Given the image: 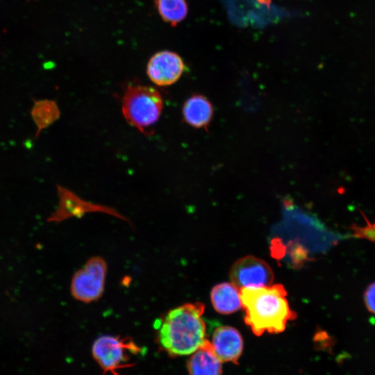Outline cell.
I'll return each instance as SVG.
<instances>
[{
	"instance_id": "1",
	"label": "cell",
	"mask_w": 375,
	"mask_h": 375,
	"mask_svg": "<svg viewBox=\"0 0 375 375\" xmlns=\"http://www.w3.org/2000/svg\"><path fill=\"white\" fill-rule=\"evenodd\" d=\"M240 292L245 323L256 335L282 332L287 322L295 318L281 285L243 288Z\"/></svg>"
},
{
	"instance_id": "2",
	"label": "cell",
	"mask_w": 375,
	"mask_h": 375,
	"mask_svg": "<svg viewBox=\"0 0 375 375\" xmlns=\"http://www.w3.org/2000/svg\"><path fill=\"white\" fill-rule=\"evenodd\" d=\"M204 306L188 303L170 310L160 320L158 339L162 348L172 356L191 355L206 340L202 319Z\"/></svg>"
},
{
	"instance_id": "3",
	"label": "cell",
	"mask_w": 375,
	"mask_h": 375,
	"mask_svg": "<svg viewBox=\"0 0 375 375\" xmlns=\"http://www.w3.org/2000/svg\"><path fill=\"white\" fill-rule=\"evenodd\" d=\"M162 106L160 92L148 85H129L122 97V109L125 119L144 133L158 121Z\"/></svg>"
},
{
	"instance_id": "4",
	"label": "cell",
	"mask_w": 375,
	"mask_h": 375,
	"mask_svg": "<svg viewBox=\"0 0 375 375\" xmlns=\"http://www.w3.org/2000/svg\"><path fill=\"white\" fill-rule=\"evenodd\" d=\"M106 272L107 265L102 258L95 256L89 259L72 277V296L85 303L99 299L104 290Z\"/></svg>"
},
{
	"instance_id": "5",
	"label": "cell",
	"mask_w": 375,
	"mask_h": 375,
	"mask_svg": "<svg viewBox=\"0 0 375 375\" xmlns=\"http://www.w3.org/2000/svg\"><path fill=\"white\" fill-rule=\"evenodd\" d=\"M139 351V347L132 341L109 335L99 337L92 348V355L100 367L115 375L117 370L127 365L129 353Z\"/></svg>"
},
{
	"instance_id": "6",
	"label": "cell",
	"mask_w": 375,
	"mask_h": 375,
	"mask_svg": "<svg viewBox=\"0 0 375 375\" xmlns=\"http://www.w3.org/2000/svg\"><path fill=\"white\" fill-rule=\"evenodd\" d=\"M233 284L238 288L268 286L274 276L270 267L263 260L251 256L235 262L231 270Z\"/></svg>"
},
{
	"instance_id": "7",
	"label": "cell",
	"mask_w": 375,
	"mask_h": 375,
	"mask_svg": "<svg viewBox=\"0 0 375 375\" xmlns=\"http://www.w3.org/2000/svg\"><path fill=\"white\" fill-rule=\"evenodd\" d=\"M185 64L176 53L168 50L153 54L147 65V74L151 82L158 86H168L182 76Z\"/></svg>"
},
{
	"instance_id": "8",
	"label": "cell",
	"mask_w": 375,
	"mask_h": 375,
	"mask_svg": "<svg viewBox=\"0 0 375 375\" xmlns=\"http://www.w3.org/2000/svg\"><path fill=\"white\" fill-rule=\"evenodd\" d=\"M210 344L222 362L236 363L243 349L240 333L231 326H223L215 328Z\"/></svg>"
},
{
	"instance_id": "9",
	"label": "cell",
	"mask_w": 375,
	"mask_h": 375,
	"mask_svg": "<svg viewBox=\"0 0 375 375\" xmlns=\"http://www.w3.org/2000/svg\"><path fill=\"white\" fill-rule=\"evenodd\" d=\"M191 355L188 363L190 375H222V361L208 340Z\"/></svg>"
},
{
	"instance_id": "10",
	"label": "cell",
	"mask_w": 375,
	"mask_h": 375,
	"mask_svg": "<svg viewBox=\"0 0 375 375\" xmlns=\"http://www.w3.org/2000/svg\"><path fill=\"white\" fill-rule=\"evenodd\" d=\"M214 109L211 102L202 94H194L188 98L183 107L184 121L190 126L201 128L210 124Z\"/></svg>"
},
{
	"instance_id": "11",
	"label": "cell",
	"mask_w": 375,
	"mask_h": 375,
	"mask_svg": "<svg viewBox=\"0 0 375 375\" xmlns=\"http://www.w3.org/2000/svg\"><path fill=\"white\" fill-rule=\"evenodd\" d=\"M210 297L215 309L222 314L234 312L242 306L240 290L233 283H223L215 285Z\"/></svg>"
},
{
	"instance_id": "12",
	"label": "cell",
	"mask_w": 375,
	"mask_h": 375,
	"mask_svg": "<svg viewBox=\"0 0 375 375\" xmlns=\"http://www.w3.org/2000/svg\"><path fill=\"white\" fill-rule=\"evenodd\" d=\"M31 114L38 128L36 137L42 130L52 124L60 115L56 102L49 99L34 101Z\"/></svg>"
},
{
	"instance_id": "13",
	"label": "cell",
	"mask_w": 375,
	"mask_h": 375,
	"mask_svg": "<svg viewBox=\"0 0 375 375\" xmlns=\"http://www.w3.org/2000/svg\"><path fill=\"white\" fill-rule=\"evenodd\" d=\"M154 3L162 20L173 26L185 19L188 12L186 0H154Z\"/></svg>"
},
{
	"instance_id": "14",
	"label": "cell",
	"mask_w": 375,
	"mask_h": 375,
	"mask_svg": "<svg viewBox=\"0 0 375 375\" xmlns=\"http://www.w3.org/2000/svg\"><path fill=\"white\" fill-rule=\"evenodd\" d=\"M352 235L357 238L365 239L375 244V222L366 220L362 225H353L351 227Z\"/></svg>"
},
{
	"instance_id": "15",
	"label": "cell",
	"mask_w": 375,
	"mask_h": 375,
	"mask_svg": "<svg viewBox=\"0 0 375 375\" xmlns=\"http://www.w3.org/2000/svg\"><path fill=\"white\" fill-rule=\"evenodd\" d=\"M364 301L368 311L375 315V282L371 283L365 291Z\"/></svg>"
}]
</instances>
